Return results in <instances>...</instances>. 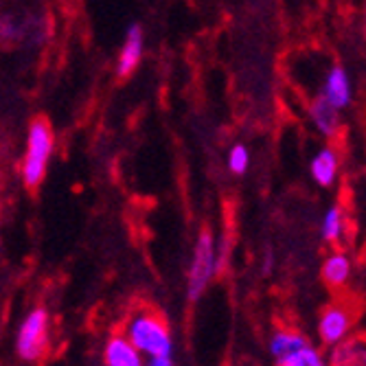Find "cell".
<instances>
[{
	"label": "cell",
	"instance_id": "obj_1",
	"mask_svg": "<svg viewBox=\"0 0 366 366\" xmlns=\"http://www.w3.org/2000/svg\"><path fill=\"white\" fill-rule=\"evenodd\" d=\"M121 334L143 353V357L174 355L176 351L169 320L149 305H139L132 310L123 320Z\"/></svg>",
	"mask_w": 366,
	"mask_h": 366
},
{
	"label": "cell",
	"instance_id": "obj_2",
	"mask_svg": "<svg viewBox=\"0 0 366 366\" xmlns=\"http://www.w3.org/2000/svg\"><path fill=\"white\" fill-rule=\"evenodd\" d=\"M55 152V134L46 117H36L29 123L24 156L20 162V178L29 191L40 189L46 178L49 164Z\"/></svg>",
	"mask_w": 366,
	"mask_h": 366
},
{
	"label": "cell",
	"instance_id": "obj_3",
	"mask_svg": "<svg viewBox=\"0 0 366 366\" xmlns=\"http://www.w3.org/2000/svg\"><path fill=\"white\" fill-rule=\"evenodd\" d=\"M224 268V261L219 257L217 237L211 228H202L197 232L189 265H187V298L189 301H199L204 292L211 287V283L217 279V274Z\"/></svg>",
	"mask_w": 366,
	"mask_h": 366
},
{
	"label": "cell",
	"instance_id": "obj_4",
	"mask_svg": "<svg viewBox=\"0 0 366 366\" xmlns=\"http://www.w3.org/2000/svg\"><path fill=\"white\" fill-rule=\"evenodd\" d=\"M53 340V318L44 305H33L20 318L14 334L16 357L24 364H38L46 357Z\"/></svg>",
	"mask_w": 366,
	"mask_h": 366
},
{
	"label": "cell",
	"instance_id": "obj_5",
	"mask_svg": "<svg viewBox=\"0 0 366 366\" xmlns=\"http://www.w3.org/2000/svg\"><path fill=\"white\" fill-rule=\"evenodd\" d=\"M268 351L277 366H329L327 351L314 345L301 329L281 325L268 338Z\"/></svg>",
	"mask_w": 366,
	"mask_h": 366
},
{
	"label": "cell",
	"instance_id": "obj_6",
	"mask_svg": "<svg viewBox=\"0 0 366 366\" xmlns=\"http://www.w3.org/2000/svg\"><path fill=\"white\" fill-rule=\"evenodd\" d=\"M360 312L353 301L340 296L327 303L316 318V338L322 349H331L357 334Z\"/></svg>",
	"mask_w": 366,
	"mask_h": 366
},
{
	"label": "cell",
	"instance_id": "obj_7",
	"mask_svg": "<svg viewBox=\"0 0 366 366\" xmlns=\"http://www.w3.org/2000/svg\"><path fill=\"white\" fill-rule=\"evenodd\" d=\"M355 259L345 248H334L320 263V279L331 292H345L353 283Z\"/></svg>",
	"mask_w": 366,
	"mask_h": 366
},
{
	"label": "cell",
	"instance_id": "obj_8",
	"mask_svg": "<svg viewBox=\"0 0 366 366\" xmlns=\"http://www.w3.org/2000/svg\"><path fill=\"white\" fill-rule=\"evenodd\" d=\"M143 53H145V31L141 24H129L117 57V77L129 79L134 75L143 61Z\"/></svg>",
	"mask_w": 366,
	"mask_h": 366
},
{
	"label": "cell",
	"instance_id": "obj_9",
	"mask_svg": "<svg viewBox=\"0 0 366 366\" xmlns=\"http://www.w3.org/2000/svg\"><path fill=\"white\" fill-rule=\"evenodd\" d=\"M104 366H145L143 353L132 345L121 331L110 334L102 347Z\"/></svg>",
	"mask_w": 366,
	"mask_h": 366
},
{
	"label": "cell",
	"instance_id": "obj_10",
	"mask_svg": "<svg viewBox=\"0 0 366 366\" xmlns=\"http://www.w3.org/2000/svg\"><path fill=\"white\" fill-rule=\"evenodd\" d=\"M320 94L340 112L351 106V102H353V86H351V77H349L345 66H340V64L331 66L327 77H325Z\"/></svg>",
	"mask_w": 366,
	"mask_h": 366
},
{
	"label": "cell",
	"instance_id": "obj_11",
	"mask_svg": "<svg viewBox=\"0 0 366 366\" xmlns=\"http://www.w3.org/2000/svg\"><path fill=\"white\" fill-rule=\"evenodd\" d=\"M351 232V222L347 211L340 204L329 207L320 219V237L327 246H334V248H342L347 237Z\"/></svg>",
	"mask_w": 366,
	"mask_h": 366
},
{
	"label": "cell",
	"instance_id": "obj_12",
	"mask_svg": "<svg viewBox=\"0 0 366 366\" xmlns=\"http://www.w3.org/2000/svg\"><path fill=\"white\" fill-rule=\"evenodd\" d=\"M310 174L316 184L334 187L340 176V154L334 147H320L310 162Z\"/></svg>",
	"mask_w": 366,
	"mask_h": 366
},
{
	"label": "cell",
	"instance_id": "obj_13",
	"mask_svg": "<svg viewBox=\"0 0 366 366\" xmlns=\"http://www.w3.org/2000/svg\"><path fill=\"white\" fill-rule=\"evenodd\" d=\"M310 119L314 123V127L320 132L325 139H336L340 132V110H336L331 106L322 94L314 97L310 102Z\"/></svg>",
	"mask_w": 366,
	"mask_h": 366
},
{
	"label": "cell",
	"instance_id": "obj_14",
	"mask_svg": "<svg viewBox=\"0 0 366 366\" xmlns=\"http://www.w3.org/2000/svg\"><path fill=\"white\" fill-rule=\"evenodd\" d=\"M329 366H366V345L360 334L331 347L327 353Z\"/></svg>",
	"mask_w": 366,
	"mask_h": 366
},
{
	"label": "cell",
	"instance_id": "obj_15",
	"mask_svg": "<svg viewBox=\"0 0 366 366\" xmlns=\"http://www.w3.org/2000/svg\"><path fill=\"white\" fill-rule=\"evenodd\" d=\"M226 164H228V172L235 174V176H244L250 167V152L246 145H232L230 152H228V158H226Z\"/></svg>",
	"mask_w": 366,
	"mask_h": 366
},
{
	"label": "cell",
	"instance_id": "obj_16",
	"mask_svg": "<svg viewBox=\"0 0 366 366\" xmlns=\"http://www.w3.org/2000/svg\"><path fill=\"white\" fill-rule=\"evenodd\" d=\"M24 24L14 16H0V42H18L24 38Z\"/></svg>",
	"mask_w": 366,
	"mask_h": 366
},
{
	"label": "cell",
	"instance_id": "obj_17",
	"mask_svg": "<svg viewBox=\"0 0 366 366\" xmlns=\"http://www.w3.org/2000/svg\"><path fill=\"white\" fill-rule=\"evenodd\" d=\"M145 366H176L174 355H156V357H145Z\"/></svg>",
	"mask_w": 366,
	"mask_h": 366
},
{
	"label": "cell",
	"instance_id": "obj_18",
	"mask_svg": "<svg viewBox=\"0 0 366 366\" xmlns=\"http://www.w3.org/2000/svg\"><path fill=\"white\" fill-rule=\"evenodd\" d=\"M0 248H3V232H0Z\"/></svg>",
	"mask_w": 366,
	"mask_h": 366
}]
</instances>
